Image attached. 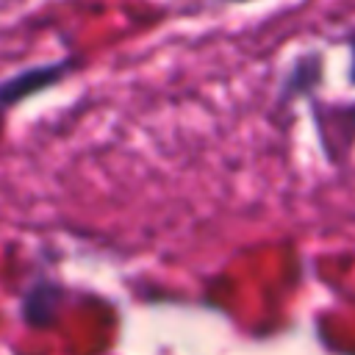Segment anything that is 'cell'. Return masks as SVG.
I'll return each instance as SVG.
<instances>
[{
  "mask_svg": "<svg viewBox=\"0 0 355 355\" xmlns=\"http://www.w3.org/2000/svg\"><path fill=\"white\" fill-rule=\"evenodd\" d=\"M72 69V61L61 58V61H50V64H36V67H28L17 75H11L6 83H3V105L11 108L17 105L19 100L47 89V86H55L67 72Z\"/></svg>",
  "mask_w": 355,
  "mask_h": 355,
  "instance_id": "1",
  "label": "cell"
}]
</instances>
